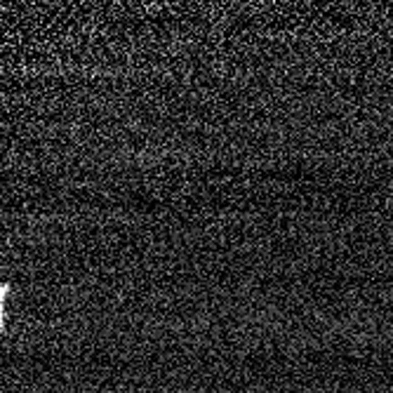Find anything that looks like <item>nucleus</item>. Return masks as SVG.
<instances>
[{
  "label": "nucleus",
  "mask_w": 393,
  "mask_h": 393,
  "mask_svg": "<svg viewBox=\"0 0 393 393\" xmlns=\"http://www.w3.org/2000/svg\"><path fill=\"white\" fill-rule=\"evenodd\" d=\"M5 297H7V290L0 287V327H3V306H5Z\"/></svg>",
  "instance_id": "1"
}]
</instances>
